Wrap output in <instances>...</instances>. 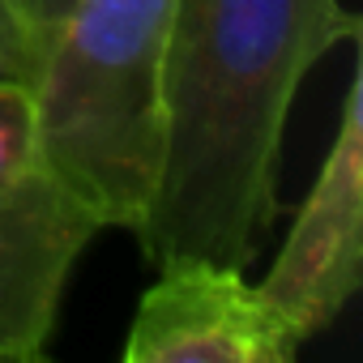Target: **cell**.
<instances>
[{"mask_svg":"<svg viewBox=\"0 0 363 363\" xmlns=\"http://www.w3.org/2000/svg\"><path fill=\"white\" fill-rule=\"evenodd\" d=\"M359 274H363V82L350 77L329 154L257 291L269 303V312L299 342H308L342 316V308L359 291Z\"/></svg>","mask_w":363,"mask_h":363,"instance_id":"4","label":"cell"},{"mask_svg":"<svg viewBox=\"0 0 363 363\" xmlns=\"http://www.w3.org/2000/svg\"><path fill=\"white\" fill-rule=\"evenodd\" d=\"M107 231L39 133L35 86L0 82V363H35L82 252Z\"/></svg>","mask_w":363,"mask_h":363,"instance_id":"3","label":"cell"},{"mask_svg":"<svg viewBox=\"0 0 363 363\" xmlns=\"http://www.w3.org/2000/svg\"><path fill=\"white\" fill-rule=\"evenodd\" d=\"M359 39L342 0H175L162 171L141 252L248 269L278 218L291 103L320 56Z\"/></svg>","mask_w":363,"mask_h":363,"instance_id":"1","label":"cell"},{"mask_svg":"<svg viewBox=\"0 0 363 363\" xmlns=\"http://www.w3.org/2000/svg\"><path fill=\"white\" fill-rule=\"evenodd\" d=\"M26 5H30V13H35V22H39L43 39H52V30H56L60 13L69 9V0H26Z\"/></svg>","mask_w":363,"mask_h":363,"instance_id":"7","label":"cell"},{"mask_svg":"<svg viewBox=\"0 0 363 363\" xmlns=\"http://www.w3.org/2000/svg\"><path fill=\"white\" fill-rule=\"evenodd\" d=\"M175 0H69L35 82L39 133L103 227L141 231L162 171Z\"/></svg>","mask_w":363,"mask_h":363,"instance_id":"2","label":"cell"},{"mask_svg":"<svg viewBox=\"0 0 363 363\" xmlns=\"http://www.w3.org/2000/svg\"><path fill=\"white\" fill-rule=\"evenodd\" d=\"M48 39L26 0H0V82L35 86L43 69Z\"/></svg>","mask_w":363,"mask_h":363,"instance_id":"6","label":"cell"},{"mask_svg":"<svg viewBox=\"0 0 363 363\" xmlns=\"http://www.w3.org/2000/svg\"><path fill=\"white\" fill-rule=\"evenodd\" d=\"M299 337L269 312L240 265L167 257L128 325L124 363H286Z\"/></svg>","mask_w":363,"mask_h":363,"instance_id":"5","label":"cell"}]
</instances>
